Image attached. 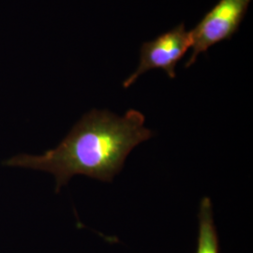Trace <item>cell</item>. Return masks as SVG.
I'll return each instance as SVG.
<instances>
[{
	"instance_id": "obj_1",
	"label": "cell",
	"mask_w": 253,
	"mask_h": 253,
	"mask_svg": "<svg viewBox=\"0 0 253 253\" xmlns=\"http://www.w3.org/2000/svg\"><path fill=\"white\" fill-rule=\"evenodd\" d=\"M145 116L133 109L123 117L94 109L73 126L54 149L39 156L20 154L4 164L52 173L55 192L79 174L112 182L122 171L129 153L153 136L145 127Z\"/></svg>"
},
{
	"instance_id": "obj_2",
	"label": "cell",
	"mask_w": 253,
	"mask_h": 253,
	"mask_svg": "<svg viewBox=\"0 0 253 253\" xmlns=\"http://www.w3.org/2000/svg\"><path fill=\"white\" fill-rule=\"evenodd\" d=\"M252 0H219L190 32L192 51L186 68L195 63L200 54L238 31Z\"/></svg>"
},
{
	"instance_id": "obj_3",
	"label": "cell",
	"mask_w": 253,
	"mask_h": 253,
	"mask_svg": "<svg viewBox=\"0 0 253 253\" xmlns=\"http://www.w3.org/2000/svg\"><path fill=\"white\" fill-rule=\"evenodd\" d=\"M191 46V32L186 29L184 23L145 42L141 48L140 63L135 72L123 82L124 88L131 86L141 75L155 69H162L170 78H175L176 65Z\"/></svg>"
},
{
	"instance_id": "obj_4",
	"label": "cell",
	"mask_w": 253,
	"mask_h": 253,
	"mask_svg": "<svg viewBox=\"0 0 253 253\" xmlns=\"http://www.w3.org/2000/svg\"><path fill=\"white\" fill-rule=\"evenodd\" d=\"M198 225L196 253H219V241L214 221L213 205L208 197H204L200 203Z\"/></svg>"
}]
</instances>
